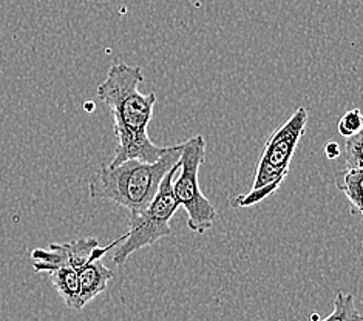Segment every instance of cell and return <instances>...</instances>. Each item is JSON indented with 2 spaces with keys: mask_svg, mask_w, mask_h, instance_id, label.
<instances>
[{
  "mask_svg": "<svg viewBox=\"0 0 363 321\" xmlns=\"http://www.w3.org/2000/svg\"><path fill=\"white\" fill-rule=\"evenodd\" d=\"M335 184L351 204V213L363 216V170H342L335 178Z\"/></svg>",
  "mask_w": 363,
  "mask_h": 321,
  "instance_id": "cell-9",
  "label": "cell"
},
{
  "mask_svg": "<svg viewBox=\"0 0 363 321\" xmlns=\"http://www.w3.org/2000/svg\"><path fill=\"white\" fill-rule=\"evenodd\" d=\"M308 110L298 107L284 123L267 137L255 169L252 187L247 193L233 198L235 209H247L263 203L279 190L289 175L291 162L297 145L308 127Z\"/></svg>",
  "mask_w": 363,
  "mask_h": 321,
  "instance_id": "cell-3",
  "label": "cell"
},
{
  "mask_svg": "<svg viewBox=\"0 0 363 321\" xmlns=\"http://www.w3.org/2000/svg\"><path fill=\"white\" fill-rule=\"evenodd\" d=\"M123 241V237L110 242L106 247L99 246L96 238H81L64 244H50L47 249H34L31 258L34 259L33 269L36 272H50L59 266H70L74 271L89 264L94 259H101L111 247H116Z\"/></svg>",
  "mask_w": 363,
  "mask_h": 321,
  "instance_id": "cell-6",
  "label": "cell"
},
{
  "mask_svg": "<svg viewBox=\"0 0 363 321\" xmlns=\"http://www.w3.org/2000/svg\"><path fill=\"white\" fill-rule=\"evenodd\" d=\"M318 321H363V314L357 309L352 293L339 292L334 297V309L331 314Z\"/></svg>",
  "mask_w": 363,
  "mask_h": 321,
  "instance_id": "cell-10",
  "label": "cell"
},
{
  "mask_svg": "<svg viewBox=\"0 0 363 321\" xmlns=\"http://www.w3.org/2000/svg\"><path fill=\"white\" fill-rule=\"evenodd\" d=\"M85 110H93V103H85Z\"/></svg>",
  "mask_w": 363,
  "mask_h": 321,
  "instance_id": "cell-14",
  "label": "cell"
},
{
  "mask_svg": "<svg viewBox=\"0 0 363 321\" xmlns=\"http://www.w3.org/2000/svg\"><path fill=\"white\" fill-rule=\"evenodd\" d=\"M343 158L347 169L363 170V128L357 135L347 137Z\"/></svg>",
  "mask_w": 363,
  "mask_h": 321,
  "instance_id": "cell-11",
  "label": "cell"
},
{
  "mask_svg": "<svg viewBox=\"0 0 363 321\" xmlns=\"http://www.w3.org/2000/svg\"><path fill=\"white\" fill-rule=\"evenodd\" d=\"M143 81L144 74L140 67L116 62L110 67L107 79L98 86V96L115 120L118 145L111 166L128 159L155 162L167 150V147L155 144L147 133L157 94H143L138 90Z\"/></svg>",
  "mask_w": 363,
  "mask_h": 321,
  "instance_id": "cell-1",
  "label": "cell"
},
{
  "mask_svg": "<svg viewBox=\"0 0 363 321\" xmlns=\"http://www.w3.org/2000/svg\"><path fill=\"white\" fill-rule=\"evenodd\" d=\"M48 274L51 284L55 286V289L62 297L65 305L70 309L81 310V284L77 271L70 266H59Z\"/></svg>",
  "mask_w": 363,
  "mask_h": 321,
  "instance_id": "cell-8",
  "label": "cell"
},
{
  "mask_svg": "<svg viewBox=\"0 0 363 321\" xmlns=\"http://www.w3.org/2000/svg\"><path fill=\"white\" fill-rule=\"evenodd\" d=\"M183 142L169 145L158 161L144 162L128 159L118 166H106L89 181L91 199H107L124 207L128 212L140 213L157 195L164 176L179 162Z\"/></svg>",
  "mask_w": 363,
  "mask_h": 321,
  "instance_id": "cell-2",
  "label": "cell"
},
{
  "mask_svg": "<svg viewBox=\"0 0 363 321\" xmlns=\"http://www.w3.org/2000/svg\"><path fill=\"white\" fill-rule=\"evenodd\" d=\"M178 169L179 162L164 176L152 203L140 213L130 215L128 232L123 235V241L119 242L113 252L115 264L123 266L135 252L153 246L155 242L169 237L172 233L170 221L179 209L174 190H172Z\"/></svg>",
  "mask_w": 363,
  "mask_h": 321,
  "instance_id": "cell-4",
  "label": "cell"
},
{
  "mask_svg": "<svg viewBox=\"0 0 363 321\" xmlns=\"http://www.w3.org/2000/svg\"><path fill=\"white\" fill-rule=\"evenodd\" d=\"M340 153H342V149H340V145L337 144L335 141H330L328 142L326 145H325V156L330 161H334V159H337L340 156Z\"/></svg>",
  "mask_w": 363,
  "mask_h": 321,
  "instance_id": "cell-13",
  "label": "cell"
},
{
  "mask_svg": "<svg viewBox=\"0 0 363 321\" xmlns=\"http://www.w3.org/2000/svg\"><path fill=\"white\" fill-rule=\"evenodd\" d=\"M363 128V113L360 108H351L350 111L345 113L340 118L339 124H337V130L339 135L343 136L345 140L350 136L357 135Z\"/></svg>",
  "mask_w": 363,
  "mask_h": 321,
  "instance_id": "cell-12",
  "label": "cell"
},
{
  "mask_svg": "<svg viewBox=\"0 0 363 321\" xmlns=\"http://www.w3.org/2000/svg\"><path fill=\"white\" fill-rule=\"evenodd\" d=\"M81 284V306L85 308L90 301L107 289L108 281L113 280V272L101 259L85 264L77 271Z\"/></svg>",
  "mask_w": 363,
  "mask_h": 321,
  "instance_id": "cell-7",
  "label": "cell"
},
{
  "mask_svg": "<svg viewBox=\"0 0 363 321\" xmlns=\"http://www.w3.org/2000/svg\"><path fill=\"white\" fill-rule=\"evenodd\" d=\"M206 159V140L196 135L183 142V153L179 158L178 176H175L172 190L179 207L187 215V227L198 235H203L213 227L217 221V209L209 201L200 186V169Z\"/></svg>",
  "mask_w": 363,
  "mask_h": 321,
  "instance_id": "cell-5",
  "label": "cell"
}]
</instances>
